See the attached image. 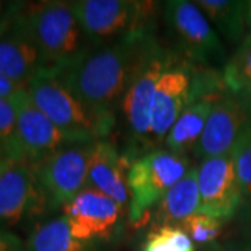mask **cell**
I'll return each instance as SVG.
<instances>
[{
  "instance_id": "1",
  "label": "cell",
  "mask_w": 251,
  "mask_h": 251,
  "mask_svg": "<svg viewBox=\"0 0 251 251\" xmlns=\"http://www.w3.org/2000/svg\"><path fill=\"white\" fill-rule=\"evenodd\" d=\"M151 36L134 34L108 45H91L69 66L53 72L112 131L127 87Z\"/></svg>"
},
{
  "instance_id": "2",
  "label": "cell",
  "mask_w": 251,
  "mask_h": 251,
  "mask_svg": "<svg viewBox=\"0 0 251 251\" xmlns=\"http://www.w3.org/2000/svg\"><path fill=\"white\" fill-rule=\"evenodd\" d=\"M176 56L175 50L165 48L155 35L148 39L144 48L143 56L120 106L126 131L128 134L130 148L123 152L128 163L143 155L141 150H150L152 106L158 81Z\"/></svg>"
},
{
  "instance_id": "3",
  "label": "cell",
  "mask_w": 251,
  "mask_h": 251,
  "mask_svg": "<svg viewBox=\"0 0 251 251\" xmlns=\"http://www.w3.org/2000/svg\"><path fill=\"white\" fill-rule=\"evenodd\" d=\"M24 14L41 54L42 70L57 72L91 46L75 18L72 1L24 3Z\"/></svg>"
},
{
  "instance_id": "4",
  "label": "cell",
  "mask_w": 251,
  "mask_h": 251,
  "mask_svg": "<svg viewBox=\"0 0 251 251\" xmlns=\"http://www.w3.org/2000/svg\"><path fill=\"white\" fill-rule=\"evenodd\" d=\"M73 11L87 41L102 46L127 35H153L159 3L133 0H75Z\"/></svg>"
},
{
  "instance_id": "5",
  "label": "cell",
  "mask_w": 251,
  "mask_h": 251,
  "mask_svg": "<svg viewBox=\"0 0 251 251\" xmlns=\"http://www.w3.org/2000/svg\"><path fill=\"white\" fill-rule=\"evenodd\" d=\"M191 168L187 156L166 150L145 152L130 163L126 177L130 191L128 219L134 227L147 225L153 208Z\"/></svg>"
},
{
  "instance_id": "6",
  "label": "cell",
  "mask_w": 251,
  "mask_h": 251,
  "mask_svg": "<svg viewBox=\"0 0 251 251\" xmlns=\"http://www.w3.org/2000/svg\"><path fill=\"white\" fill-rule=\"evenodd\" d=\"M25 90L36 108L78 143H95L110 134L108 127L67 88L53 70H41Z\"/></svg>"
},
{
  "instance_id": "7",
  "label": "cell",
  "mask_w": 251,
  "mask_h": 251,
  "mask_svg": "<svg viewBox=\"0 0 251 251\" xmlns=\"http://www.w3.org/2000/svg\"><path fill=\"white\" fill-rule=\"evenodd\" d=\"M162 9L175 52L181 59L206 69H224L229 59L224 42L194 1L171 0Z\"/></svg>"
},
{
  "instance_id": "8",
  "label": "cell",
  "mask_w": 251,
  "mask_h": 251,
  "mask_svg": "<svg viewBox=\"0 0 251 251\" xmlns=\"http://www.w3.org/2000/svg\"><path fill=\"white\" fill-rule=\"evenodd\" d=\"M95 143L67 145L49 158L32 165L48 200L49 212L62 209L87 187Z\"/></svg>"
},
{
  "instance_id": "9",
  "label": "cell",
  "mask_w": 251,
  "mask_h": 251,
  "mask_svg": "<svg viewBox=\"0 0 251 251\" xmlns=\"http://www.w3.org/2000/svg\"><path fill=\"white\" fill-rule=\"evenodd\" d=\"M41 70L42 60L28 27L24 3H13L0 18V74L25 88Z\"/></svg>"
},
{
  "instance_id": "10",
  "label": "cell",
  "mask_w": 251,
  "mask_h": 251,
  "mask_svg": "<svg viewBox=\"0 0 251 251\" xmlns=\"http://www.w3.org/2000/svg\"><path fill=\"white\" fill-rule=\"evenodd\" d=\"M17 105V128H16V150L20 159L36 165L62 148L78 143L36 108L27 90L20 91L16 97Z\"/></svg>"
},
{
  "instance_id": "11",
  "label": "cell",
  "mask_w": 251,
  "mask_h": 251,
  "mask_svg": "<svg viewBox=\"0 0 251 251\" xmlns=\"http://www.w3.org/2000/svg\"><path fill=\"white\" fill-rule=\"evenodd\" d=\"M49 212L34 166L17 161L0 171V227L16 226Z\"/></svg>"
},
{
  "instance_id": "12",
  "label": "cell",
  "mask_w": 251,
  "mask_h": 251,
  "mask_svg": "<svg viewBox=\"0 0 251 251\" xmlns=\"http://www.w3.org/2000/svg\"><path fill=\"white\" fill-rule=\"evenodd\" d=\"M177 54V53H176ZM196 64L179 54L168 66L158 81L152 106L150 150H158L183 110L191 103V87Z\"/></svg>"
},
{
  "instance_id": "13",
  "label": "cell",
  "mask_w": 251,
  "mask_h": 251,
  "mask_svg": "<svg viewBox=\"0 0 251 251\" xmlns=\"http://www.w3.org/2000/svg\"><path fill=\"white\" fill-rule=\"evenodd\" d=\"M200 212L227 222L243 204L242 188L232 155L208 158L197 166Z\"/></svg>"
},
{
  "instance_id": "14",
  "label": "cell",
  "mask_w": 251,
  "mask_h": 251,
  "mask_svg": "<svg viewBox=\"0 0 251 251\" xmlns=\"http://www.w3.org/2000/svg\"><path fill=\"white\" fill-rule=\"evenodd\" d=\"M74 237L97 243L110 239L119 226L123 209L98 190L85 187L62 208Z\"/></svg>"
},
{
  "instance_id": "15",
  "label": "cell",
  "mask_w": 251,
  "mask_h": 251,
  "mask_svg": "<svg viewBox=\"0 0 251 251\" xmlns=\"http://www.w3.org/2000/svg\"><path fill=\"white\" fill-rule=\"evenodd\" d=\"M251 116L243 108L237 97L226 91L216 99L211 115L206 120L205 128L198 141L194 153L198 159L224 156L232 152Z\"/></svg>"
},
{
  "instance_id": "16",
  "label": "cell",
  "mask_w": 251,
  "mask_h": 251,
  "mask_svg": "<svg viewBox=\"0 0 251 251\" xmlns=\"http://www.w3.org/2000/svg\"><path fill=\"white\" fill-rule=\"evenodd\" d=\"M130 163L116 145L108 138L98 140L94 144L91 155L87 187H92L112 198L125 211L130 206V191L127 187L125 171Z\"/></svg>"
},
{
  "instance_id": "17",
  "label": "cell",
  "mask_w": 251,
  "mask_h": 251,
  "mask_svg": "<svg viewBox=\"0 0 251 251\" xmlns=\"http://www.w3.org/2000/svg\"><path fill=\"white\" fill-rule=\"evenodd\" d=\"M200 212L197 166L177 181L152 211V227L179 226L188 216Z\"/></svg>"
},
{
  "instance_id": "18",
  "label": "cell",
  "mask_w": 251,
  "mask_h": 251,
  "mask_svg": "<svg viewBox=\"0 0 251 251\" xmlns=\"http://www.w3.org/2000/svg\"><path fill=\"white\" fill-rule=\"evenodd\" d=\"M215 102V98H202L190 103L172 126L163 141L166 151L183 156H187L190 151L194 152Z\"/></svg>"
},
{
  "instance_id": "19",
  "label": "cell",
  "mask_w": 251,
  "mask_h": 251,
  "mask_svg": "<svg viewBox=\"0 0 251 251\" xmlns=\"http://www.w3.org/2000/svg\"><path fill=\"white\" fill-rule=\"evenodd\" d=\"M221 39L230 46H239L247 35L246 9L242 0H196Z\"/></svg>"
},
{
  "instance_id": "20",
  "label": "cell",
  "mask_w": 251,
  "mask_h": 251,
  "mask_svg": "<svg viewBox=\"0 0 251 251\" xmlns=\"http://www.w3.org/2000/svg\"><path fill=\"white\" fill-rule=\"evenodd\" d=\"M95 243L74 237L66 216L38 224L25 242V251H94Z\"/></svg>"
},
{
  "instance_id": "21",
  "label": "cell",
  "mask_w": 251,
  "mask_h": 251,
  "mask_svg": "<svg viewBox=\"0 0 251 251\" xmlns=\"http://www.w3.org/2000/svg\"><path fill=\"white\" fill-rule=\"evenodd\" d=\"M226 90L237 94L251 85V38L246 36L222 69Z\"/></svg>"
},
{
  "instance_id": "22",
  "label": "cell",
  "mask_w": 251,
  "mask_h": 251,
  "mask_svg": "<svg viewBox=\"0 0 251 251\" xmlns=\"http://www.w3.org/2000/svg\"><path fill=\"white\" fill-rule=\"evenodd\" d=\"M141 251H196V244L179 226H158L148 232Z\"/></svg>"
},
{
  "instance_id": "23",
  "label": "cell",
  "mask_w": 251,
  "mask_h": 251,
  "mask_svg": "<svg viewBox=\"0 0 251 251\" xmlns=\"http://www.w3.org/2000/svg\"><path fill=\"white\" fill-rule=\"evenodd\" d=\"M230 155L242 188L243 202L251 205V119L234 144Z\"/></svg>"
},
{
  "instance_id": "24",
  "label": "cell",
  "mask_w": 251,
  "mask_h": 251,
  "mask_svg": "<svg viewBox=\"0 0 251 251\" xmlns=\"http://www.w3.org/2000/svg\"><path fill=\"white\" fill-rule=\"evenodd\" d=\"M179 227L193 240L194 244H201L206 247L218 242L224 230V222L212 216L197 212L184 219L179 225Z\"/></svg>"
},
{
  "instance_id": "25",
  "label": "cell",
  "mask_w": 251,
  "mask_h": 251,
  "mask_svg": "<svg viewBox=\"0 0 251 251\" xmlns=\"http://www.w3.org/2000/svg\"><path fill=\"white\" fill-rule=\"evenodd\" d=\"M16 97L11 99L0 98V140L4 141V143L10 144L14 148V151L17 152L16 144H14L16 128H17V105H16Z\"/></svg>"
},
{
  "instance_id": "26",
  "label": "cell",
  "mask_w": 251,
  "mask_h": 251,
  "mask_svg": "<svg viewBox=\"0 0 251 251\" xmlns=\"http://www.w3.org/2000/svg\"><path fill=\"white\" fill-rule=\"evenodd\" d=\"M0 251H25V243L17 234L0 227Z\"/></svg>"
},
{
  "instance_id": "27",
  "label": "cell",
  "mask_w": 251,
  "mask_h": 251,
  "mask_svg": "<svg viewBox=\"0 0 251 251\" xmlns=\"http://www.w3.org/2000/svg\"><path fill=\"white\" fill-rule=\"evenodd\" d=\"M17 161H20V158L14 151V148L10 144L0 140V171H3L4 168Z\"/></svg>"
},
{
  "instance_id": "28",
  "label": "cell",
  "mask_w": 251,
  "mask_h": 251,
  "mask_svg": "<svg viewBox=\"0 0 251 251\" xmlns=\"http://www.w3.org/2000/svg\"><path fill=\"white\" fill-rule=\"evenodd\" d=\"M23 90H24L23 87H20L18 84L9 80L3 74H0V98H14L18 92Z\"/></svg>"
},
{
  "instance_id": "29",
  "label": "cell",
  "mask_w": 251,
  "mask_h": 251,
  "mask_svg": "<svg viewBox=\"0 0 251 251\" xmlns=\"http://www.w3.org/2000/svg\"><path fill=\"white\" fill-rule=\"evenodd\" d=\"M204 251H244L242 243H219L216 242L211 246H206Z\"/></svg>"
},
{
  "instance_id": "30",
  "label": "cell",
  "mask_w": 251,
  "mask_h": 251,
  "mask_svg": "<svg viewBox=\"0 0 251 251\" xmlns=\"http://www.w3.org/2000/svg\"><path fill=\"white\" fill-rule=\"evenodd\" d=\"M237 99L240 100V103L243 105V108L247 110V113L251 116V85H249L247 88H244L240 92L234 94Z\"/></svg>"
},
{
  "instance_id": "31",
  "label": "cell",
  "mask_w": 251,
  "mask_h": 251,
  "mask_svg": "<svg viewBox=\"0 0 251 251\" xmlns=\"http://www.w3.org/2000/svg\"><path fill=\"white\" fill-rule=\"evenodd\" d=\"M246 29H247V35L251 38V0L247 1V9H246Z\"/></svg>"
},
{
  "instance_id": "32",
  "label": "cell",
  "mask_w": 251,
  "mask_h": 251,
  "mask_svg": "<svg viewBox=\"0 0 251 251\" xmlns=\"http://www.w3.org/2000/svg\"><path fill=\"white\" fill-rule=\"evenodd\" d=\"M240 243H242L244 251H251V236H249L246 240H243V242H240Z\"/></svg>"
},
{
  "instance_id": "33",
  "label": "cell",
  "mask_w": 251,
  "mask_h": 251,
  "mask_svg": "<svg viewBox=\"0 0 251 251\" xmlns=\"http://www.w3.org/2000/svg\"><path fill=\"white\" fill-rule=\"evenodd\" d=\"M7 3H4V1H0V18L3 17L4 14H6V11L9 10L10 6H6Z\"/></svg>"
}]
</instances>
